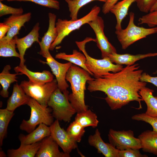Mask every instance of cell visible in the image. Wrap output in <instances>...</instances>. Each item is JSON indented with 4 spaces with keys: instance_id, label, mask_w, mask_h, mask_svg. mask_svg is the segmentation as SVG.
Listing matches in <instances>:
<instances>
[{
    "instance_id": "cell-1",
    "label": "cell",
    "mask_w": 157,
    "mask_h": 157,
    "mask_svg": "<svg viewBox=\"0 0 157 157\" xmlns=\"http://www.w3.org/2000/svg\"><path fill=\"white\" fill-rule=\"evenodd\" d=\"M138 64L127 65L120 71L109 72L100 78L87 81L88 89L90 92L100 91L107 96L104 98L112 110L121 108L130 102L136 101L142 108L143 101L139 94L140 90L146 87V82L140 81L143 70Z\"/></svg>"
},
{
    "instance_id": "cell-2",
    "label": "cell",
    "mask_w": 157,
    "mask_h": 157,
    "mask_svg": "<svg viewBox=\"0 0 157 157\" xmlns=\"http://www.w3.org/2000/svg\"><path fill=\"white\" fill-rule=\"evenodd\" d=\"M90 74L82 68L72 65L66 74L65 79L69 82L72 90L68 99L77 113L88 109L85 101V91L87 81L93 79Z\"/></svg>"
},
{
    "instance_id": "cell-3",
    "label": "cell",
    "mask_w": 157,
    "mask_h": 157,
    "mask_svg": "<svg viewBox=\"0 0 157 157\" xmlns=\"http://www.w3.org/2000/svg\"><path fill=\"white\" fill-rule=\"evenodd\" d=\"M96 42V39L87 37L83 40L76 41V43L80 50L81 51L86 58L85 66L90 72L91 75L95 78H100L110 72L116 73L123 68L122 65L114 64L109 57L98 59L93 58L87 53L85 49V44L90 41Z\"/></svg>"
},
{
    "instance_id": "cell-4",
    "label": "cell",
    "mask_w": 157,
    "mask_h": 157,
    "mask_svg": "<svg viewBox=\"0 0 157 157\" xmlns=\"http://www.w3.org/2000/svg\"><path fill=\"white\" fill-rule=\"evenodd\" d=\"M27 105L31 109L30 116L28 120L23 119L22 121L19 126L21 130L29 133L40 124L50 126L54 122L52 110L50 107L42 105L31 98Z\"/></svg>"
},
{
    "instance_id": "cell-5",
    "label": "cell",
    "mask_w": 157,
    "mask_h": 157,
    "mask_svg": "<svg viewBox=\"0 0 157 157\" xmlns=\"http://www.w3.org/2000/svg\"><path fill=\"white\" fill-rule=\"evenodd\" d=\"M100 10L99 6H95L88 14L76 20L58 19L56 23L58 35L56 40L51 45L49 50H53L57 46L60 44L64 38L71 32L78 29L83 25L88 24L96 19L98 16Z\"/></svg>"
},
{
    "instance_id": "cell-6",
    "label": "cell",
    "mask_w": 157,
    "mask_h": 157,
    "mask_svg": "<svg viewBox=\"0 0 157 157\" xmlns=\"http://www.w3.org/2000/svg\"><path fill=\"white\" fill-rule=\"evenodd\" d=\"M129 17V21L126 27L115 31L117 39L123 49H126L140 39L157 33V27L146 28L136 26L134 23L135 14L133 13L130 12Z\"/></svg>"
},
{
    "instance_id": "cell-7",
    "label": "cell",
    "mask_w": 157,
    "mask_h": 157,
    "mask_svg": "<svg viewBox=\"0 0 157 157\" xmlns=\"http://www.w3.org/2000/svg\"><path fill=\"white\" fill-rule=\"evenodd\" d=\"M57 88L52 93L47 102L52 110L54 117L59 121L69 122L77 113L68 99L69 94H65Z\"/></svg>"
},
{
    "instance_id": "cell-8",
    "label": "cell",
    "mask_w": 157,
    "mask_h": 157,
    "mask_svg": "<svg viewBox=\"0 0 157 157\" xmlns=\"http://www.w3.org/2000/svg\"><path fill=\"white\" fill-rule=\"evenodd\" d=\"M20 85L26 94L42 105L48 106L47 102L51 94L58 88L56 79L44 84L22 81Z\"/></svg>"
},
{
    "instance_id": "cell-9",
    "label": "cell",
    "mask_w": 157,
    "mask_h": 157,
    "mask_svg": "<svg viewBox=\"0 0 157 157\" xmlns=\"http://www.w3.org/2000/svg\"><path fill=\"white\" fill-rule=\"evenodd\" d=\"M108 135L110 143L119 150L142 149L140 139L134 137L133 132L131 130L120 131L110 129Z\"/></svg>"
},
{
    "instance_id": "cell-10",
    "label": "cell",
    "mask_w": 157,
    "mask_h": 157,
    "mask_svg": "<svg viewBox=\"0 0 157 157\" xmlns=\"http://www.w3.org/2000/svg\"><path fill=\"white\" fill-rule=\"evenodd\" d=\"M88 24L95 34L97 45L101 51L102 58L109 57L110 54L117 53L115 48L109 42L104 34V22L101 17L98 16L96 19Z\"/></svg>"
},
{
    "instance_id": "cell-11",
    "label": "cell",
    "mask_w": 157,
    "mask_h": 157,
    "mask_svg": "<svg viewBox=\"0 0 157 157\" xmlns=\"http://www.w3.org/2000/svg\"><path fill=\"white\" fill-rule=\"evenodd\" d=\"M46 59V61L41 60L40 61L49 66L56 77L58 88L63 93L68 92L67 89L69 86L65 77L67 72L72 63L70 62L65 63H60L55 60L51 54Z\"/></svg>"
},
{
    "instance_id": "cell-12",
    "label": "cell",
    "mask_w": 157,
    "mask_h": 157,
    "mask_svg": "<svg viewBox=\"0 0 157 157\" xmlns=\"http://www.w3.org/2000/svg\"><path fill=\"white\" fill-rule=\"evenodd\" d=\"M59 121L56 119L49 126L50 135L63 152L70 154L73 150L77 147V142L72 139L66 131L61 127Z\"/></svg>"
},
{
    "instance_id": "cell-13",
    "label": "cell",
    "mask_w": 157,
    "mask_h": 157,
    "mask_svg": "<svg viewBox=\"0 0 157 157\" xmlns=\"http://www.w3.org/2000/svg\"><path fill=\"white\" fill-rule=\"evenodd\" d=\"M40 27L39 23L37 22L33 26L31 32L25 36L18 38L17 35L14 38L15 39L16 47L17 48L20 55L19 66L22 67L25 65V59L24 56L27 49L30 47L35 42L39 43V31Z\"/></svg>"
},
{
    "instance_id": "cell-14",
    "label": "cell",
    "mask_w": 157,
    "mask_h": 157,
    "mask_svg": "<svg viewBox=\"0 0 157 157\" xmlns=\"http://www.w3.org/2000/svg\"><path fill=\"white\" fill-rule=\"evenodd\" d=\"M48 16L49 26L48 30L38 43L40 47L38 53L46 58L51 54L49 51L50 47L58 35L56 26V15L54 13H49Z\"/></svg>"
},
{
    "instance_id": "cell-15",
    "label": "cell",
    "mask_w": 157,
    "mask_h": 157,
    "mask_svg": "<svg viewBox=\"0 0 157 157\" xmlns=\"http://www.w3.org/2000/svg\"><path fill=\"white\" fill-rule=\"evenodd\" d=\"M89 144L96 148L98 153L106 157H118L119 150L111 144L105 142L102 139L100 133L97 129L94 133L90 135L88 138Z\"/></svg>"
},
{
    "instance_id": "cell-16",
    "label": "cell",
    "mask_w": 157,
    "mask_h": 157,
    "mask_svg": "<svg viewBox=\"0 0 157 157\" xmlns=\"http://www.w3.org/2000/svg\"><path fill=\"white\" fill-rule=\"evenodd\" d=\"M59 145L50 135L40 141L36 157H69L70 154L60 152Z\"/></svg>"
},
{
    "instance_id": "cell-17",
    "label": "cell",
    "mask_w": 157,
    "mask_h": 157,
    "mask_svg": "<svg viewBox=\"0 0 157 157\" xmlns=\"http://www.w3.org/2000/svg\"><path fill=\"white\" fill-rule=\"evenodd\" d=\"M31 15V13H28L22 15H12L6 18L3 22L8 25L10 29L5 36L6 37L11 39L19 34L21 28L24 26L25 23L30 20Z\"/></svg>"
},
{
    "instance_id": "cell-18",
    "label": "cell",
    "mask_w": 157,
    "mask_h": 157,
    "mask_svg": "<svg viewBox=\"0 0 157 157\" xmlns=\"http://www.w3.org/2000/svg\"><path fill=\"white\" fill-rule=\"evenodd\" d=\"M51 134L50 126L41 123L34 130L27 135H19L18 138L20 143L31 144L41 141Z\"/></svg>"
},
{
    "instance_id": "cell-19",
    "label": "cell",
    "mask_w": 157,
    "mask_h": 157,
    "mask_svg": "<svg viewBox=\"0 0 157 157\" xmlns=\"http://www.w3.org/2000/svg\"><path fill=\"white\" fill-rule=\"evenodd\" d=\"M16 73H21L28 77L29 81L33 83L44 84L52 81L54 78L53 75L49 71L44 70L42 72H34L30 71L25 65L23 66H19L14 68Z\"/></svg>"
},
{
    "instance_id": "cell-20",
    "label": "cell",
    "mask_w": 157,
    "mask_h": 157,
    "mask_svg": "<svg viewBox=\"0 0 157 157\" xmlns=\"http://www.w3.org/2000/svg\"><path fill=\"white\" fill-rule=\"evenodd\" d=\"M30 98L21 85L16 83L14 85L12 94L8 100L6 108L14 111L17 108L27 105Z\"/></svg>"
},
{
    "instance_id": "cell-21",
    "label": "cell",
    "mask_w": 157,
    "mask_h": 157,
    "mask_svg": "<svg viewBox=\"0 0 157 157\" xmlns=\"http://www.w3.org/2000/svg\"><path fill=\"white\" fill-rule=\"evenodd\" d=\"M157 56V53H149L145 54L131 55L129 53L119 54L114 53L109 56L113 63L117 64L127 65L134 64L135 63L140 60L147 57Z\"/></svg>"
},
{
    "instance_id": "cell-22",
    "label": "cell",
    "mask_w": 157,
    "mask_h": 157,
    "mask_svg": "<svg viewBox=\"0 0 157 157\" xmlns=\"http://www.w3.org/2000/svg\"><path fill=\"white\" fill-rule=\"evenodd\" d=\"M143 151L157 155V132L147 130L138 136Z\"/></svg>"
},
{
    "instance_id": "cell-23",
    "label": "cell",
    "mask_w": 157,
    "mask_h": 157,
    "mask_svg": "<svg viewBox=\"0 0 157 157\" xmlns=\"http://www.w3.org/2000/svg\"><path fill=\"white\" fill-rule=\"evenodd\" d=\"M136 0H122L117 2L111 9L110 12L115 15L116 19V31H119L122 29V22L128 14L129 7Z\"/></svg>"
},
{
    "instance_id": "cell-24",
    "label": "cell",
    "mask_w": 157,
    "mask_h": 157,
    "mask_svg": "<svg viewBox=\"0 0 157 157\" xmlns=\"http://www.w3.org/2000/svg\"><path fill=\"white\" fill-rule=\"evenodd\" d=\"M40 142L31 144L20 143L16 149H9L7 156L8 157H34L40 147Z\"/></svg>"
},
{
    "instance_id": "cell-25",
    "label": "cell",
    "mask_w": 157,
    "mask_h": 157,
    "mask_svg": "<svg viewBox=\"0 0 157 157\" xmlns=\"http://www.w3.org/2000/svg\"><path fill=\"white\" fill-rule=\"evenodd\" d=\"M154 91L153 90L145 87L140 90L139 94L147 106L145 114L150 116L157 117V97L153 95Z\"/></svg>"
},
{
    "instance_id": "cell-26",
    "label": "cell",
    "mask_w": 157,
    "mask_h": 157,
    "mask_svg": "<svg viewBox=\"0 0 157 157\" xmlns=\"http://www.w3.org/2000/svg\"><path fill=\"white\" fill-rule=\"evenodd\" d=\"M11 69V66L9 65H6L0 73V83L2 87L0 94L2 97L4 98H7L8 96V89L10 84L18 81L17 80V76L22 75L20 73L11 74L10 72Z\"/></svg>"
},
{
    "instance_id": "cell-27",
    "label": "cell",
    "mask_w": 157,
    "mask_h": 157,
    "mask_svg": "<svg viewBox=\"0 0 157 157\" xmlns=\"http://www.w3.org/2000/svg\"><path fill=\"white\" fill-rule=\"evenodd\" d=\"M55 58L67 60L85 69L91 75L90 72L85 66L86 57L84 54L78 52L76 50H74L72 54H67L64 52L58 53L56 55Z\"/></svg>"
},
{
    "instance_id": "cell-28",
    "label": "cell",
    "mask_w": 157,
    "mask_h": 157,
    "mask_svg": "<svg viewBox=\"0 0 157 157\" xmlns=\"http://www.w3.org/2000/svg\"><path fill=\"white\" fill-rule=\"evenodd\" d=\"M16 46L14 38L8 39L5 36L0 39V56L5 57H15L19 58V54L16 51Z\"/></svg>"
},
{
    "instance_id": "cell-29",
    "label": "cell",
    "mask_w": 157,
    "mask_h": 157,
    "mask_svg": "<svg viewBox=\"0 0 157 157\" xmlns=\"http://www.w3.org/2000/svg\"><path fill=\"white\" fill-rule=\"evenodd\" d=\"M75 120L84 128L88 126L95 128L99 122L97 115L90 109L77 113Z\"/></svg>"
},
{
    "instance_id": "cell-30",
    "label": "cell",
    "mask_w": 157,
    "mask_h": 157,
    "mask_svg": "<svg viewBox=\"0 0 157 157\" xmlns=\"http://www.w3.org/2000/svg\"><path fill=\"white\" fill-rule=\"evenodd\" d=\"M15 114L14 111L6 108L0 109V146L1 147L3 141L6 137L8 124Z\"/></svg>"
},
{
    "instance_id": "cell-31",
    "label": "cell",
    "mask_w": 157,
    "mask_h": 157,
    "mask_svg": "<svg viewBox=\"0 0 157 157\" xmlns=\"http://www.w3.org/2000/svg\"><path fill=\"white\" fill-rule=\"evenodd\" d=\"M107 0H65L68 5L70 12V17L72 20L78 19L77 15L79 9L89 3L94 1L106 2Z\"/></svg>"
},
{
    "instance_id": "cell-32",
    "label": "cell",
    "mask_w": 157,
    "mask_h": 157,
    "mask_svg": "<svg viewBox=\"0 0 157 157\" xmlns=\"http://www.w3.org/2000/svg\"><path fill=\"white\" fill-rule=\"evenodd\" d=\"M84 128L74 120L70 124L66 131L72 139L76 142H80L85 132Z\"/></svg>"
},
{
    "instance_id": "cell-33",
    "label": "cell",
    "mask_w": 157,
    "mask_h": 157,
    "mask_svg": "<svg viewBox=\"0 0 157 157\" xmlns=\"http://www.w3.org/2000/svg\"><path fill=\"white\" fill-rule=\"evenodd\" d=\"M138 24H147L151 28L157 26V8L142 16L138 19Z\"/></svg>"
},
{
    "instance_id": "cell-34",
    "label": "cell",
    "mask_w": 157,
    "mask_h": 157,
    "mask_svg": "<svg viewBox=\"0 0 157 157\" xmlns=\"http://www.w3.org/2000/svg\"><path fill=\"white\" fill-rule=\"evenodd\" d=\"M132 119L142 121L150 124L152 127L153 131L157 132V117L147 115L145 113L135 115L131 117Z\"/></svg>"
},
{
    "instance_id": "cell-35",
    "label": "cell",
    "mask_w": 157,
    "mask_h": 157,
    "mask_svg": "<svg viewBox=\"0 0 157 157\" xmlns=\"http://www.w3.org/2000/svg\"><path fill=\"white\" fill-rule=\"evenodd\" d=\"M6 0L10 1H31L42 6L49 8H54L57 10L60 9L59 2L57 0H0V1Z\"/></svg>"
},
{
    "instance_id": "cell-36",
    "label": "cell",
    "mask_w": 157,
    "mask_h": 157,
    "mask_svg": "<svg viewBox=\"0 0 157 157\" xmlns=\"http://www.w3.org/2000/svg\"><path fill=\"white\" fill-rule=\"evenodd\" d=\"M23 12V8H14L8 6L0 1V17L8 14L22 15Z\"/></svg>"
},
{
    "instance_id": "cell-37",
    "label": "cell",
    "mask_w": 157,
    "mask_h": 157,
    "mask_svg": "<svg viewBox=\"0 0 157 157\" xmlns=\"http://www.w3.org/2000/svg\"><path fill=\"white\" fill-rule=\"evenodd\" d=\"M135 2L140 11L148 13L157 2V0H136Z\"/></svg>"
},
{
    "instance_id": "cell-38",
    "label": "cell",
    "mask_w": 157,
    "mask_h": 157,
    "mask_svg": "<svg viewBox=\"0 0 157 157\" xmlns=\"http://www.w3.org/2000/svg\"><path fill=\"white\" fill-rule=\"evenodd\" d=\"M139 150L129 148L125 150H119L118 157H147L146 155L142 154Z\"/></svg>"
},
{
    "instance_id": "cell-39",
    "label": "cell",
    "mask_w": 157,
    "mask_h": 157,
    "mask_svg": "<svg viewBox=\"0 0 157 157\" xmlns=\"http://www.w3.org/2000/svg\"><path fill=\"white\" fill-rule=\"evenodd\" d=\"M154 74H157V70ZM140 79L142 82L151 83L157 87V76L152 77L148 74L144 72L142 74Z\"/></svg>"
},
{
    "instance_id": "cell-40",
    "label": "cell",
    "mask_w": 157,
    "mask_h": 157,
    "mask_svg": "<svg viewBox=\"0 0 157 157\" xmlns=\"http://www.w3.org/2000/svg\"><path fill=\"white\" fill-rule=\"evenodd\" d=\"M119 0H107L103 5L102 11L105 14L109 12L112 8L117 3Z\"/></svg>"
},
{
    "instance_id": "cell-41",
    "label": "cell",
    "mask_w": 157,
    "mask_h": 157,
    "mask_svg": "<svg viewBox=\"0 0 157 157\" xmlns=\"http://www.w3.org/2000/svg\"><path fill=\"white\" fill-rule=\"evenodd\" d=\"M10 29V27L8 25L4 22L0 23V39L5 36Z\"/></svg>"
},
{
    "instance_id": "cell-42",
    "label": "cell",
    "mask_w": 157,
    "mask_h": 157,
    "mask_svg": "<svg viewBox=\"0 0 157 157\" xmlns=\"http://www.w3.org/2000/svg\"><path fill=\"white\" fill-rule=\"evenodd\" d=\"M6 156V155L4 151L2 150L0 151V157H5Z\"/></svg>"
},
{
    "instance_id": "cell-43",
    "label": "cell",
    "mask_w": 157,
    "mask_h": 157,
    "mask_svg": "<svg viewBox=\"0 0 157 157\" xmlns=\"http://www.w3.org/2000/svg\"><path fill=\"white\" fill-rule=\"evenodd\" d=\"M157 8V2L155 4V5L153 6V7L151 9L150 12L154 10L155 9H156Z\"/></svg>"
}]
</instances>
